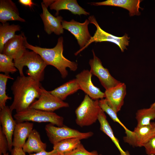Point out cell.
<instances>
[{
	"instance_id": "obj_15",
	"label": "cell",
	"mask_w": 155,
	"mask_h": 155,
	"mask_svg": "<svg viewBox=\"0 0 155 155\" xmlns=\"http://www.w3.org/2000/svg\"><path fill=\"white\" fill-rule=\"evenodd\" d=\"M12 113L7 106L0 110V123L3 131L8 141L9 151L11 152L12 150V137L17 123L12 117Z\"/></svg>"
},
{
	"instance_id": "obj_9",
	"label": "cell",
	"mask_w": 155,
	"mask_h": 155,
	"mask_svg": "<svg viewBox=\"0 0 155 155\" xmlns=\"http://www.w3.org/2000/svg\"><path fill=\"white\" fill-rule=\"evenodd\" d=\"M93 58L89 61L90 67V71L92 75L96 76L101 85L107 90L117 85L121 82L115 79L110 74L108 69L104 67L100 59L92 51Z\"/></svg>"
},
{
	"instance_id": "obj_1",
	"label": "cell",
	"mask_w": 155,
	"mask_h": 155,
	"mask_svg": "<svg viewBox=\"0 0 155 155\" xmlns=\"http://www.w3.org/2000/svg\"><path fill=\"white\" fill-rule=\"evenodd\" d=\"M42 86L40 82L29 76L17 77L11 88L13 95V101L9 106L16 113L29 108L36 98L40 97Z\"/></svg>"
},
{
	"instance_id": "obj_40",
	"label": "cell",
	"mask_w": 155,
	"mask_h": 155,
	"mask_svg": "<svg viewBox=\"0 0 155 155\" xmlns=\"http://www.w3.org/2000/svg\"></svg>"
},
{
	"instance_id": "obj_2",
	"label": "cell",
	"mask_w": 155,
	"mask_h": 155,
	"mask_svg": "<svg viewBox=\"0 0 155 155\" xmlns=\"http://www.w3.org/2000/svg\"><path fill=\"white\" fill-rule=\"evenodd\" d=\"M63 38L59 37L55 46L52 48H42L29 44L26 38L24 45L26 49H30L39 54L47 65L55 67L59 72L63 78H65L68 73L66 69L69 68L73 71L78 69V64L65 58L63 55Z\"/></svg>"
},
{
	"instance_id": "obj_14",
	"label": "cell",
	"mask_w": 155,
	"mask_h": 155,
	"mask_svg": "<svg viewBox=\"0 0 155 155\" xmlns=\"http://www.w3.org/2000/svg\"><path fill=\"white\" fill-rule=\"evenodd\" d=\"M42 12L40 16L43 22L44 30L46 33L50 34L54 32L59 35L63 33V28L62 24L63 18L61 16L55 17L49 11L47 7L43 3H41Z\"/></svg>"
},
{
	"instance_id": "obj_27",
	"label": "cell",
	"mask_w": 155,
	"mask_h": 155,
	"mask_svg": "<svg viewBox=\"0 0 155 155\" xmlns=\"http://www.w3.org/2000/svg\"><path fill=\"white\" fill-rule=\"evenodd\" d=\"M18 70L15 65L12 58L2 53H0V72L5 74H13Z\"/></svg>"
},
{
	"instance_id": "obj_35",
	"label": "cell",
	"mask_w": 155,
	"mask_h": 155,
	"mask_svg": "<svg viewBox=\"0 0 155 155\" xmlns=\"http://www.w3.org/2000/svg\"><path fill=\"white\" fill-rule=\"evenodd\" d=\"M18 2L22 5L29 7L30 8L35 5L32 0H19Z\"/></svg>"
},
{
	"instance_id": "obj_17",
	"label": "cell",
	"mask_w": 155,
	"mask_h": 155,
	"mask_svg": "<svg viewBox=\"0 0 155 155\" xmlns=\"http://www.w3.org/2000/svg\"><path fill=\"white\" fill-rule=\"evenodd\" d=\"M9 21L22 22L25 20L20 16L18 10L15 3L11 0L0 1V22L2 24Z\"/></svg>"
},
{
	"instance_id": "obj_18",
	"label": "cell",
	"mask_w": 155,
	"mask_h": 155,
	"mask_svg": "<svg viewBox=\"0 0 155 155\" xmlns=\"http://www.w3.org/2000/svg\"><path fill=\"white\" fill-rule=\"evenodd\" d=\"M140 0H107L104 1L91 3L95 6L107 5L121 7L127 10L130 16L140 15L139 9H141Z\"/></svg>"
},
{
	"instance_id": "obj_25",
	"label": "cell",
	"mask_w": 155,
	"mask_h": 155,
	"mask_svg": "<svg viewBox=\"0 0 155 155\" xmlns=\"http://www.w3.org/2000/svg\"><path fill=\"white\" fill-rule=\"evenodd\" d=\"M81 140L76 138L65 139L53 145V149L60 155H67L79 146Z\"/></svg>"
},
{
	"instance_id": "obj_20",
	"label": "cell",
	"mask_w": 155,
	"mask_h": 155,
	"mask_svg": "<svg viewBox=\"0 0 155 155\" xmlns=\"http://www.w3.org/2000/svg\"><path fill=\"white\" fill-rule=\"evenodd\" d=\"M51 9L56 11L55 15L58 16L59 11L67 10L75 15L87 16L90 13L80 6L76 0H55L49 6Z\"/></svg>"
},
{
	"instance_id": "obj_33",
	"label": "cell",
	"mask_w": 155,
	"mask_h": 155,
	"mask_svg": "<svg viewBox=\"0 0 155 155\" xmlns=\"http://www.w3.org/2000/svg\"><path fill=\"white\" fill-rule=\"evenodd\" d=\"M29 154V155H60L58 152L54 149L49 152L44 151L34 154Z\"/></svg>"
},
{
	"instance_id": "obj_31",
	"label": "cell",
	"mask_w": 155,
	"mask_h": 155,
	"mask_svg": "<svg viewBox=\"0 0 155 155\" xmlns=\"http://www.w3.org/2000/svg\"><path fill=\"white\" fill-rule=\"evenodd\" d=\"M67 155H99L96 151L90 152L86 150L81 143L74 150Z\"/></svg>"
},
{
	"instance_id": "obj_10",
	"label": "cell",
	"mask_w": 155,
	"mask_h": 155,
	"mask_svg": "<svg viewBox=\"0 0 155 155\" xmlns=\"http://www.w3.org/2000/svg\"><path fill=\"white\" fill-rule=\"evenodd\" d=\"M155 123L147 125L137 126L133 131L126 134L124 141L134 146H144L149 140L155 136Z\"/></svg>"
},
{
	"instance_id": "obj_4",
	"label": "cell",
	"mask_w": 155,
	"mask_h": 155,
	"mask_svg": "<svg viewBox=\"0 0 155 155\" xmlns=\"http://www.w3.org/2000/svg\"><path fill=\"white\" fill-rule=\"evenodd\" d=\"M101 109L98 100H93L86 95L75 111L76 124L81 127L93 124L98 120Z\"/></svg>"
},
{
	"instance_id": "obj_11",
	"label": "cell",
	"mask_w": 155,
	"mask_h": 155,
	"mask_svg": "<svg viewBox=\"0 0 155 155\" xmlns=\"http://www.w3.org/2000/svg\"><path fill=\"white\" fill-rule=\"evenodd\" d=\"M88 19H86L81 23L73 19L70 21L63 20V27L70 32L75 37L80 49L83 48L91 39V36L88 26L90 23Z\"/></svg>"
},
{
	"instance_id": "obj_34",
	"label": "cell",
	"mask_w": 155,
	"mask_h": 155,
	"mask_svg": "<svg viewBox=\"0 0 155 155\" xmlns=\"http://www.w3.org/2000/svg\"><path fill=\"white\" fill-rule=\"evenodd\" d=\"M11 153L12 155H26L22 148L14 147Z\"/></svg>"
},
{
	"instance_id": "obj_7",
	"label": "cell",
	"mask_w": 155,
	"mask_h": 155,
	"mask_svg": "<svg viewBox=\"0 0 155 155\" xmlns=\"http://www.w3.org/2000/svg\"><path fill=\"white\" fill-rule=\"evenodd\" d=\"M90 23L94 24L96 27V30L93 36L87 44L83 48L80 49L75 53V55H78L81 51L87 47L92 42L108 41L115 43L117 45L122 52L127 49V46L129 44L130 37L125 34L121 37L115 36L106 32L101 28L95 18L93 16H91L88 18Z\"/></svg>"
},
{
	"instance_id": "obj_30",
	"label": "cell",
	"mask_w": 155,
	"mask_h": 155,
	"mask_svg": "<svg viewBox=\"0 0 155 155\" xmlns=\"http://www.w3.org/2000/svg\"><path fill=\"white\" fill-rule=\"evenodd\" d=\"M9 150L8 141L3 133L1 127H0V155L7 153Z\"/></svg>"
},
{
	"instance_id": "obj_26",
	"label": "cell",
	"mask_w": 155,
	"mask_h": 155,
	"mask_svg": "<svg viewBox=\"0 0 155 155\" xmlns=\"http://www.w3.org/2000/svg\"><path fill=\"white\" fill-rule=\"evenodd\" d=\"M136 119L137 126L150 124L151 120L155 119V108L150 107L137 111L136 113Z\"/></svg>"
},
{
	"instance_id": "obj_19",
	"label": "cell",
	"mask_w": 155,
	"mask_h": 155,
	"mask_svg": "<svg viewBox=\"0 0 155 155\" xmlns=\"http://www.w3.org/2000/svg\"><path fill=\"white\" fill-rule=\"evenodd\" d=\"M33 127V123L29 121L17 123L13 133V146L22 148Z\"/></svg>"
},
{
	"instance_id": "obj_8",
	"label": "cell",
	"mask_w": 155,
	"mask_h": 155,
	"mask_svg": "<svg viewBox=\"0 0 155 155\" xmlns=\"http://www.w3.org/2000/svg\"><path fill=\"white\" fill-rule=\"evenodd\" d=\"M69 104L62 100L42 87L40 95L29 108L41 111L53 112L61 108L68 107Z\"/></svg>"
},
{
	"instance_id": "obj_39",
	"label": "cell",
	"mask_w": 155,
	"mask_h": 155,
	"mask_svg": "<svg viewBox=\"0 0 155 155\" xmlns=\"http://www.w3.org/2000/svg\"><path fill=\"white\" fill-rule=\"evenodd\" d=\"M101 155V154H100V155ZM121 155L120 154V155Z\"/></svg>"
},
{
	"instance_id": "obj_37",
	"label": "cell",
	"mask_w": 155,
	"mask_h": 155,
	"mask_svg": "<svg viewBox=\"0 0 155 155\" xmlns=\"http://www.w3.org/2000/svg\"><path fill=\"white\" fill-rule=\"evenodd\" d=\"M150 107L155 108V102L152 104Z\"/></svg>"
},
{
	"instance_id": "obj_36",
	"label": "cell",
	"mask_w": 155,
	"mask_h": 155,
	"mask_svg": "<svg viewBox=\"0 0 155 155\" xmlns=\"http://www.w3.org/2000/svg\"><path fill=\"white\" fill-rule=\"evenodd\" d=\"M43 3L47 7H48L54 1V0H43Z\"/></svg>"
},
{
	"instance_id": "obj_5",
	"label": "cell",
	"mask_w": 155,
	"mask_h": 155,
	"mask_svg": "<svg viewBox=\"0 0 155 155\" xmlns=\"http://www.w3.org/2000/svg\"><path fill=\"white\" fill-rule=\"evenodd\" d=\"M17 123L32 121L49 122L58 127L64 125V119L53 112H47L29 108L13 116Z\"/></svg>"
},
{
	"instance_id": "obj_12",
	"label": "cell",
	"mask_w": 155,
	"mask_h": 155,
	"mask_svg": "<svg viewBox=\"0 0 155 155\" xmlns=\"http://www.w3.org/2000/svg\"><path fill=\"white\" fill-rule=\"evenodd\" d=\"M92 75L90 71L84 70L76 75L80 89L93 100L103 99L105 98L104 93L94 85L92 81Z\"/></svg>"
},
{
	"instance_id": "obj_28",
	"label": "cell",
	"mask_w": 155,
	"mask_h": 155,
	"mask_svg": "<svg viewBox=\"0 0 155 155\" xmlns=\"http://www.w3.org/2000/svg\"><path fill=\"white\" fill-rule=\"evenodd\" d=\"M13 80L9 75L0 74V110L5 106L8 100H11L12 98L6 94V85L8 79Z\"/></svg>"
},
{
	"instance_id": "obj_29",
	"label": "cell",
	"mask_w": 155,
	"mask_h": 155,
	"mask_svg": "<svg viewBox=\"0 0 155 155\" xmlns=\"http://www.w3.org/2000/svg\"><path fill=\"white\" fill-rule=\"evenodd\" d=\"M99 105L101 109L106 113L114 121L120 124L125 129L126 134L129 133L131 131L129 130L122 123L118 118L117 113L108 105L105 99H102L99 100Z\"/></svg>"
},
{
	"instance_id": "obj_22",
	"label": "cell",
	"mask_w": 155,
	"mask_h": 155,
	"mask_svg": "<svg viewBox=\"0 0 155 155\" xmlns=\"http://www.w3.org/2000/svg\"><path fill=\"white\" fill-rule=\"evenodd\" d=\"M79 89L80 87L75 78L69 80L49 92L63 101L68 96L75 93Z\"/></svg>"
},
{
	"instance_id": "obj_6",
	"label": "cell",
	"mask_w": 155,
	"mask_h": 155,
	"mask_svg": "<svg viewBox=\"0 0 155 155\" xmlns=\"http://www.w3.org/2000/svg\"><path fill=\"white\" fill-rule=\"evenodd\" d=\"M45 129L49 140L53 145L69 138H76L81 140L87 139L94 134L91 131L83 133L65 125L58 127L51 123L46 125Z\"/></svg>"
},
{
	"instance_id": "obj_16",
	"label": "cell",
	"mask_w": 155,
	"mask_h": 155,
	"mask_svg": "<svg viewBox=\"0 0 155 155\" xmlns=\"http://www.w3.org/2000/svg\"><path fill=\"white\" fill-rule=\"evenodd\" d=\"M26 38L24 33L16 35L4 45L2 53L13 60L20 57L27 50L24 45Z\"/></svg>"
},
{
	"instance_id": "obj_3",
	"label": "cell",
	"mask_w": 155,
	"mask_h": 155,
	"mask_svg": "<svg viewBox=\"0 0 155 155\" xmlns=\"http://www.w3.org/2000/svg\"><path fill=\"white\" fill-rule=\"evenodd\" d=\"M13 61L20 76L24 75L23 68L26 66L28 68L26 71L28 76L40 82L43 80L44 70L47 65L42 57L35 52L26 50L20 57Z\"/></svg>"
},
{
	"instance_id": "obj_38",
	"label": "cell",
	"mask_w": 155,
	"mask_h": 155,
	"mask_svg": "<svg viewBox=\"0 0 155 155\" xmlns=\"http://www.w3.org/2000/svg\"><path fill=\"white\" fill-rule=\"evenodd\" d=\"M1 155H9V153H8V152H7L6 153H5V154H4Z\"/></svg>"
},
{
	"instance_id": "obj_23",
	"label": "cell",
	"mask_w": 155,
	"mask_h": 155,
	"mask_svg": "<svg viewBox=\"0 0 155 155\" xmlns=\"http://www.w3.org/2000/svg\"><path fill=\"white\" fill-rule=\"evenodd\" d=\"M20 27L18 25L9 23L0 25V53H2L5 44L15 36L16 32L20 30Z\"/></svg>"
},
{
	"instance_id": "obj_21",
	"label": "cell",
	"mask_w": 155,
	"mask_h": 155,
	"mask_svg": "<svg viewBox=\"0 0 155 155\" xmlns=\"http://www.w3.org/2000/svg\"><path fill=\"white\" fill-rule=\"evenodd\" d=\"M46 144L41 140L39 133L33 129L28 138L22 149L25 153L30 154L46 151Z\"/></svg>"
},
{
	"instance_id": "obj_32",
	"label": "cell",
	"mask_w": 155,
	"mask_h": 155,
	"mask_svg": "<svg viewBox=\"0 0 155 155\" xmlns=\"http://www.w3.org/2000/svg\"><path fill=\"white\" fill-rule=\"evenodd\" d=\"M144 147L148 155H155V136L150 139Z\"/></svg>"
},
{
	"instance_id": "obj_13",
	"label": "cell",
	"mask_w": 155,
	"mask_h": 155,
	"mask_svg": "<svg viewBox=\"0 0 155 155\" xmlns=\"http://www.w3.org/2000/svg\"><path fill=\"white\" fill-rule=\"evenodd\" d=\"M105 98L108 105L117 113L119 111L124 102L126 94L125 84L121 82L116 86L105 90Z\"/></svg>"
},
{
	"instance_id": "obj_24",
	"label": "cell",
	"mask_w": 155,
	"mask_h": 155,
	"mask_svg": "<svg viewBox=\"0 0 155 155\" xmlns=\"http://www.w3.org/2000/svg\"><path fill=\"white\" fill-rule=\"evenodd\" d=\"M98 120L100 124V130L108 136L119 150L121 155H129L128 152L124 151L121 148L118 140L114 135L113 131L107 120L104 113L100 112Z\"/></svg>"
}]
</instances>
